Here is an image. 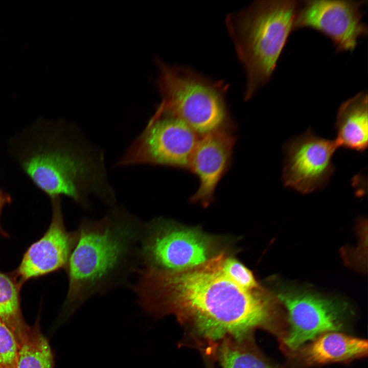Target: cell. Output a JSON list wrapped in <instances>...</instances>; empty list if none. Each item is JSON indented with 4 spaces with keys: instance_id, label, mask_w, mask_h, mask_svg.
<instances>
[{
    "instance_id": "obj_9",
    "label": "cell",
    "mask_w": 368,
    "mask_h": 368,
    "mask_svg": "<svg viewBox=\"0 0 368 368\" xmlns=\"http://www.w3.org/2000/svg\"><path fill=\"white\" fill-rule=\"evenodd\" d=\"M335 140L317 136L311 129L285 144L282 180L286 187L303 194L325 188L335 168Z\"/></svg>"
},
{
    "instance_id": "obj_1",
    "label": "cell",
    "mask_w": 368,
    "mask_h": 368,
    "mask_svg": "<svg viewBox=\"0 0 368 368\" xmlns=\"http://www.w3.org/2000/svg\"><path fill=\"white\" fill-rule=\"evenodd\" d=\"M226 250L196 266L166 271L140 267L131 286L142 310L155 318L172 315L183 328V343L210 355L225 338L274 330L275 301L262 287L247 289L225 271Z\"/></svg>"
},
{
    "instance_id": "obj_17",
    "label": "cell",
    "mask_w": 368,
    "mask_h": 368,
    "mask_svg": "<svg viewBox=\"0 0 368 368\" xmlns=\"http://www.w3.org/2000/svg\"><path fill=\"white\" fill-rule=\"evenodd\" d=\"M21 287L12 274L0 271V318L12 330L17 342L29 327L21 311Z\"/></svg>"
},
{
    "instance_id": "obj_18",
    "label": "cell",
    "mask_w": 368,
    "mask_h": 368,
    "mask_svg": "<svg viewBox=\"0 0 368 368\" xmlns=\"http://www.w3.org/2000/svg\"><path fill=\"white\" fill-rule=\"evenodd\" d=\"M17 351V342L15 335L0 318V366L15 368Z\"/></svg>"
},
{
    "instance_id": "obj_2",
    "label": "cell",
    "mask_w": 368,
    "mask_h": 368,
    "mask_svg": "<svg viewBox=\"0 0 368 368\" xmlns=\"http://www.w3.org/2000/svg\"><path fill=\"white\" fill-rule=\"evenodd\" d=\"M144 224L122 207L113 208L99 220H81L65 267V317L92 296L123 283L135 272Z\"/></svg>"
},
{
    "instance_id": "obj_21",
    "label": "cell",
    "mask_w": 368,
    "mask_h": 368,
    "mask_svg": "<svg viewBox=\"0 0 368 368\" xmlns=\"http://www.w3.org/2000/svg\"><path fill=\"white\" fill-rule=\"evenodd\" d=\"M0 368H4V367H2L1 366H0Z\"/></svg>"
},
{
    "instance_id": "obj_6",
    "label": "cell",
    "mask_w": 368,
    "mask_h": 368,
    "mask_svg": "<svg viewBox=\"0 0 368 368\" xmlns=\"http://www.w3.org/2000/svg\"><path fill=\"white\" fill-rule=\"evenodd\" d=\"M220 238L163 218L144 224L140 267L178 271L199 265L224 250Z\"/></svg>"
},
{
    "instance_id": "obj_7",
    "label": "cell",
    "mask_w": 368,
    "mask_h": 368,
    "mask_svg": "<svg viewBox=\"0 0 368 368\" xmlns=\"http://www.w3.org/2000/svg\"><path fill=\"white\" fill-rule=\"evenodd\" d=\"M199 137L180 119L156 109L116 165H147L188 170Z\"/></svg>"
},
{
    "instance_id": "obj_19",
    "label": "cell",
    "mask_w": 368,
    "mask_h": 368,
    "mask_svg": "<svg viewBox=\"0 0 368 368\" xmlns=\"http://www.w3.org/2000/svg\"><path fill=\"white\" fill-rule=\"evenodd\" d=\"M8 199L5 197L3 193L0 192V216L1 211L4 204L8 202ZM0 235L3 237H8V234L4 231L0 223Z\"/></svg>"
},
{
    "instance_id": "obj_4",
    "label": "cell",
    "mask_w": 368,
    "mask_h": 368,
    "mask_svg": "<svg viewBox=\"0 0 368 368\" xmlns=\"http://www.w3.org/2000/svg\"><path fill=\"white\" fill-rule=\"evenodd\" d=\"M299 2L256 1L226 16V27L246 75L245 101L269 81L294 31Z\"/></svg>"
},
{
    "instance_id": "obj_3",
    "label": "cell",
    "mask_w": 368,
    "mask_h": 368,
    "mask_svg": "<svg viewBox=\"0 0 368 368\" xmlns=\"http://www.w3.org/2000/svg\"><path fill=\"white\" fill-rule=\"evenodd\" d=\"M43 140L21 160L25 172L52 198L65 195L79 205L89 206L96 196L113 206L116 197L107 177L102 150L77 128L52 126Z\"/></svg>"
},
{
    "instance_id": "obj_8",
    "label": "cell",
    "mask_w": 368,
    "mask_h": 368,
    "mask_svg": "<svg viewBox=\"0 0 368 368\" xmlns=\"http://www.w3.org/2000/svg\"><path fill=\"white\" fill-rule=\"evenodd\" d=\"M367 1L308 0L300 1L294 31L311 29L333 42L336 52L352 51L361 38L367 36L363 22Z\"/></svg>"
},
{
    "instance_id": "obj_13",
    "label": "cell",
    "mask_w": 368,
    "mask_h": 368,
    "mask_svg": "<svg viewBox=\"0 0 368 368\" xmlns=\"http://www.w3.org/2000/svg\"><path fill=\"white\" fill-rule=\"evenodd\" d=\"M366 340L337 331L324 333L302 348L300 355L308 365L348 362L366 356Z\"/></svg>"
},
{
    "instance_id": "obj_5",
    "label": "cell",
    "mask_w": 368,
    "mask_h": 368,
    "mask_svg": "<svg viewBox=\"0 0 368 368\" xmlns=\"http://www.w3.org/2000/svg\"><path fill=\"white\" fill-rule=\"evenodd\" d=\"M157 85L162 97L156 107L186 123L199 137L223 130H236L226 96L228 85L192 68L170 65L158 59Z\"/></svg>"
},
{
    "instance_id": "obj_14",
    "label": "cell",
    "mask_w": 368,
    "mask_h": 368,
    "mask_svg": "<svg viewBox=\"0 0 368 368\" xmlns=\"http://www.w3.org/2000/svg\"><path fill=\"white\" fill-rule=\"evenodd\" d=\"M335 140L342 147L363 152L367 147L368 97L362 90L341 104L336 117Z\"/></svg>"
},
{
    "instance_id": "obj_20",
    "label": "cell",
    "mask_w": 368,
    "mask_h": 368,
    "mask_svg": "<svg viewBox=\"0 0 368 368\" xmlns=\"http://www.w3.org/2000/svg\"><path fill=\"white\" fill-rule=\"evenodd\" d=\"M203 359L205 361L206 368H214V365L215 361L213 358L209 357H203Z\"/></svg>"
},
{
    "instance_id": "obj_10",
    "label": "cell",
    "mask_w": 368,
    "mask_h": 368,
    "mask_svg": "<svg viewBox=\"0 0 368 368\" xmlns=\"http://www.w3.org/2000/svg\"><path fill=\"white\" fill-rule=\"evenodd\" d=\"M278 299L287 313L289 327L283 342L290 350H296L324 333L343 327L346 308L343 303L297 290L281 292Z\"/></svg>"
},
{
    "instance_id": "obj_12",
    "label": "cell",
    "mask_w": 368,
    "mask_h": 368,
    "mask_svg": "<svg viewBox=\"0 0 368 368\" xmlns=\"http://www.w3.org/2000/svg\"><path fill=\"white\" fill-rule=\"evenodd\" d=\"M236 130H223L199 137L191 155L188 170L199 182L190 201L208 207L214 201L216 188L229 170L237 141Z\"/></svg>"
},
{
    "instance_id": "obj_16",
    "label": "cell",
    "mask_w": 368,
    "mask_h": 368,
    "mask_svg": "<svg viewBox=\"0 0 368 368\" xmlns=\"http://www.w3.org/2000/svg\"><path fill=\"white\" fill-rule=\"evenodd\" d=\"M15 368H54L51 348L38 323L29 326L18 341Z\"/></svg>"
},
{
    "instance_id": "obj_11",
    "label": "cell",
    "mask_w": 368,
    "mask_h": 368,
    "mask_svg": "<svg viewBox=\"0 0 368 368\" xmlns=\"http://www.w3.org/2000/svg\"><path fill=\"white\" fill-rule=\"evenodd\" d=\"M52 198V218L44 235L24 254L12 275L19 285L28 280L65 268L76 240L75 231L64 225L59 197Z\"/></svg>"
},
{
    "instance_id": "obj_15",
    "label": "cell",
    "mask_w": 368,
    "mask_h": 368,
    "mask_svg": "<svg viewBox=\"0 0 368 368\" xmlns=\"http://www.w3.org/2000/svg\"><path fill=\"white\" fill-rule=\"evenodd\" d=\"M212 356L221 368H278L258 350L253 336L240 340L225 338L216 346Z\"/></svg>"
}]
</instances>
